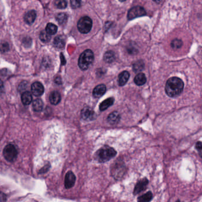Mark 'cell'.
I'll return each mask as SVG.
<instances>
[{"mask_svg":"<svg viewBox=\"0 0 202 202\" xmlns=\"http://www.w3.org/2000/svg\"><path fill=\"white\" fill-rule=\"evenodd\" d=\"M36 17V13L34 10H31L28 12L24 17V20L25 22L26 23L28 24H32L33 23Z\"/></svg>","mask_w":202,"mask_h":202,"instance_id":"15","label":"cell"},{"mask_svg":"<svg viewBox=\"0 0 202 202\" xmlns=\"http://www.w3.org/2000/svg\"><path fill=\"white\" fill-rule=\"evenodd\" d=\"M106 91V87L104 84L98 85L94 88L93 95L95 98H100L103 96Z\"/></svg>","mask_w":202,"mask_h":202,"instance_id":"11","label":"cell"},{"mask_svg":"<svg viewBox=\"0 0 202 202\" xmlns=\"http://www.w3.org/2000/svg\"><path fill=\"white\" fill-rule=\"evenodd\" d=\"M21 99H22L23 104L26 106L29 105L32 102V100H33L32 94L28 91L23 93Z\"/></svg>","mask_w":202,"mask_h":202,"instance_id":"16","label":"cell"},{"mask_svg":"<svg viewBox=\"0 0 202 202\" xmlns=\"http://www.w3.org/2000/svg\"><path fill=\"white\" fill-rule=\"evenodd\" d=\"M49 101L51 102V104L53 105H57L58 104L60 101L61 100V97L59 92L54 91H52L50 94L49 97Z\"/></svg>","mask_w":202,"mask_h":202,"instance_id":"12","label":"cell"},{"mask_svg":"<svg viewBox=\"0 0 202 202\" xmlns=\"http://www.w3.org/2000/svg\"><path fill=\"white\" fill-rule=\"evenodd\" d=\"M55 5L57 8L63 9L67 7V3L65 0H55Z\"/></svg>","mask_w":202,"mask_h":202,"instance_id":"26","label":"cell"},{"mask_svg":"<svg viewBox=\"0 0 202 202\" xmlns=\"http://www.w3.org/2000/svg\"><path fill=\"white\" fill-rule=\"evenodd\" d=\"M134 82L137 85H142L145 84L146 82V78L145 74L143 73H138L136 75L134 79Z\"/></svg>","mask_w":202,"mask_h":202,"instance_id":"19","label":"cell"},{"mask_svg":"<svg viewBox=\"0 0 202 202\" xmlns=\"http://www.w3.org/2000/svg\"><path fill=\"white\" fill-rule=\"evenodd\" d=\"M18 151L15 145L8 144L5 146L3 150V155L8 162H14L17 158Z\"/></svg>","mask_w":202,"mask_h":202,"instance_id":"4","label":"cell"},{"mask_svg":"<svg viewBox=\"0 0 202 202\" xmlns=\"http://www.w3.org/2000/svg\"><path fill=\"white\" fill-rule=\"evenodd\" d=\"M28 88V83L27 81L22 82L19 85L18 88V91L20 92H22V93L27 91Z\"/></svg>","mask_w":202,"mask_h":202,"instance_id":"28","label":"cell"},{"mask_svg":"<svg viewBox=\"0 0 202 202\" xmlns=\"http://www.w3.org/2000/svg\"><path fill=\"white\" fill-rule=\"evenodd\" d=\"M65 39L62 36H58L54 39V45L58 48H63L65 46Z\"/></svg>","mask_w":202,"mask_h":202,"instance_id":"20","label":"cell"},{"mask_svg":"<svg viewBox=\"0 0 202 202\" xmlns=\"http://www.w3.org/2000/svg\"><path fill=\"white\" fill-rule=\"evenodd\" d=\"M32 107L34 112H40L43 109V103L39 98H37L34 100L32 104Z\"/></svg>","mask_w":202,"mask_h":202,"instance_id":"18","label":"cell"},{"mask_svg":"<svg viewBox=\"0 0 202 202\" xmlns=\"http://www.w3.org/2000/svg\"><path fill=\"white\" fill-rule=\"evenodd\" d=\"M76 181L75 174L71 171H68L65 177V187L66 189H71L73 187Z\"/></svg>","mask_w":202,"mask_h":202,"instance_id":"8","label":"cell"},{"mask_svg":"<svg viewBox=\"0 0 202 202\" xmlns=\"http://www.w3.org/2000/svg\"><path fill=\"white\" fill-rule=\"evenodd\" d=\"M196 148L199 151L202 149V143L201 142H197L196 144Z\"/></svg>","mask_w":202,"mask_h":202,"instance_id":"32","label":"cell"},{"mask_svg":"<svg viewBox=\"0 0 202 202\" xmlns=\"http://www.w3.org/2000/svg\"><path fill=\"white\" fill-rule=\"evenodd\" d=\"M116 154L117 152L114 149L110 146L105 145L96 152L95 157L96 160L99 163H105L114 157Z\"/></svg>","mask_w":202,"mask_h":202,"instance_id":"2","label":"cell"},{"mask_svg":"<svg viewBox=\"0 0 202 202\" xmlns=\"http://www.w3.org/2000/svg\"><path fill=\"white\" fill-rule=\"evenodd\" d=\"M49 167H50V165H46L45 167L43 168V169H42L40 171V173H44V171H45L44 170H45V169L46 170V171H47L48 170V169H49Z\"/></svg>","mask_w":202,"mask_h":202,"instance_id":"34","label":"cell"},{"mask_svg":"<svg viewBox=\"0 0 202 202\" xmlns=\"http://www.w3.org/2000/svg\"><path fill=\"white\" fill-rule=\"evenodd\" d=\"M39 38L41 40L42 42H43L44 43H47V42H49L51 40V34L47 33L46 31V32L42 31L40 32Z\"/></svg>","mask_w":202,"mask_h":202,"instance_id":"24","label":"cell"},{"mask_svg":"<svg viewBox=\"0 0 202 202\" xmlns=\"http://www.w3.org/2000/svg\"><path fill=\"white\" fill-rule=\"evenodd\" d=\"M119 1H122V2H124V1H126V0H119Z\"/></svg>","mask_w":202,"mask_h":202,"instance_id":"37","label":"cell"},{"mask_svg":"<svg viewBox=\"0 0 202 202\" xmlns=\"http://www.w3.org/2000/svg\"><path fill=\"white\" fill-rule=\"evenodd\" d=\"M183 45V42L180 39H175L173 40L171 42V46L174 49H179Z\"/></svg>","mask_w":202,"mask_h":202,"instance_id":"27","label":"cell"},{"mask_svg":"<svg viewBox=\"0 0 202 202\" xmlns=\"http://www.w3.org/2000/svg\"><path fill=\"white\" fill-rule=\"evenodd\" d=\"M130 77V74L128 71H123L120 73L118 77V83L120 86H124L128 82Z\"/></svg>","mask_w":202,"mask_h":202,"instance_id":"14","label":"cell"},{"mask_svg":"<svg viewBox=\"0 0 202 202\" xmlns=\"http://www.w3.org/2000/svg\"><path fill=\"white\" fill-rule=\"evenodd\" d=\"M148 180L146 179H143L142 180H140L135 186V189L134 191V194L135 195H136L140 192L145 190L146 189V187L148 184Z\"/></svg>","mask_w":202,"mask_h":202,"instance_id":"10","label":"cell"},{"mask_svg":"<svg viewBox=\"0 0 202 202\" xmlns=\"http://www.w3.org/2000/svg\"><path fill=\"white\" fill-rule=\"evenodd\" d=\"M81 116L85 120H92L95 118V113L91 108L86 107L81 110Z\"/></svg>","mask_w":202,"mask_h":202,"instance_id":"7","label":"cell"},{"mask_svg":"<svg viewBox=\"0 0 202 202\" xmlns=\"http://www.w3.org/2000/svg\"><path fill=\"white\" fill-rule=\"evenodd\" d=\"M56 20L60 24H63L67 22V16L65 13H60L56 16Z\"/></svg>","mask_w":202,"mask_h":202,"instance_id":"25","label":"cell"},{"mask_svg":"<svg viewBox=\"0 0 202 202\" xmlns=\"http://www.w3.org/2000/svg\"><path fill=\"white\" fill-rule=\"evenodd\" d=\"M145 14L146 11L143 7L140 6H136L129 10L128 13V18L129 20H132L137 17L144 16Z\"/></svg>","mask_w":202,"mask_h":202,"instance_id":"6","label":"cell"},{"mask_svg":"<svg viewBox=\"0 0 202 202\" xmlns=\"http://www.w3.org/2000/svg\"><path fill=\"white\" fill-rule=\"evenodd\" d=\"M55 82L56 84H62V79L59 77H57L55 79Z\"/></svg>","mask_w":202,"mask_h":202,"instance_id":"33","label":"cell"},{"mask_svg":"<svg viewBox=\"0 0 202 202\" xmlns=\"http://www.w3.org/2000/svg\"><path fill=\"white\" fill-rule=\"evenodd\" d=\"M32 43V40L30 39V38H24L23 39V44L24 45H26L27 46H28L31 45Z\"/></svg>","mask_w":202,"mask_h":202,"instance_id":"31","label":"cell"},{"mask_svg":"<svg viewBox=\"0 0 202 202\" xmlns=\"http://www.w3.org/2000/svg\"><path fill=\"white\" fill-rule=\"evenodd\" d=\"M115 59V55L112 51H108L104 55V59L107 63H112Z\"/></svg>","mask_w":202,"mask_h":202,"instance_id":"23","label":"cell"},{"mask_svg":"<svg viewBox=\"0 0 202 202\" xmlns=\"http://www.w3.org/2000/svg\"><path fill=\"white\" fill-rule=\"evenodd\" d=\"M184 88L183 81L178 77H171L168 79L165 84V90L170 97H175L182 93Z\"/></svg>","mask_w":202,"mask_h":202,"instance_id":"1","label":"cell"},{"mask_svg":"<svg viewBox=\"0 0 202 202\" xmlns=\"http://www.w3.org/2000/svg\"><path fill=\"white\" fill-rule=\"evenodd\" d=\"M31 91L34 96H41L44 93L45 89L43 85L39 82H34L31 86Z\"/></svg>","mask_w":202,"mask_h":202,"instance_id":"9","label":"cell"},{"mask_svg":"<svg viewBox=\"0 0 202 202\" xmlns=\"http://www.w3.org/2000/svg\"><path fill=\"white\" fill-rule=\"evenodd\" d=\"M114 98L113 97L108 98L104 101H103L99 106V109H100V111L102 112V111L106 110L109 107L112 106L114 104Z\"/></svg>","mask_w":202,"mask_h":202,"instance_id":"17","label":"cell"},{"mask_svg":"<svg viewBox=\"0 0 202 202\" xmlns=\"http://www.w3.org/2000/svg\"><path fill=\"white\" fill-rule=\"evenodd\" d=\"M152 197L153 196L151 192L149 191V192H147L146 194L139 197L138 199V201L140 202H150L152 199Z\"/></svg>","mask_w":202,"mask_h":202,"instance_id":"22","label":"cell"},{"mask_svg":"<svg viewBox=\"0 0 202 202\" xmlns=\"http://www.w3.org/2000/svg\"><path fill=\"white\" fill-rule=\"evenodd\" d=\"M94 61V53L90 49L85 51L79 56L78 66L83 71L87 70Z\"/></svg>","mask_w":202,"mask_h":202,"instance_id":"3","label":"cell"},{"mask_svg":"<svg viewBox=\"0 0 202 202\" xmlns=\"http://www.w3.org/2000/svg\"><path fill=\"white\" fill-rule=\"evenodd\" d=\"M120 119V114L118 112H113L111 113L108 118H107V121L109 124L112 125H115L119 123Z\"/></svg>","mask_w":202,"mask_h":202,"instance_id":"13","label":"cell"},{"mask_svg":"<svg viewBox=\"0 0 202 202\" xmlns=\"http://www.w3.org/2000/svg\"><path fill=\"white\" fill-rule=\"evenodd\" d=\"M153 1H154L155 3H161L163 0H153Z\"/></svg>","mask_w":202,"mask_h":202,"instance_id":"35","label":"cell"},{"mask_svg":"<svg viewBox=\"0 0 202 202\" xmlns=\"http://www.w3.org/2000/svg\"><path fill=\"white\" fill-rule=\"evenodd\" d=\"M199 153H200V155L201 157L202 158V149H201V150H200V151H199Z\"/></svg>","mask_w":202,"mask_h":202,"instance_id":"36","label":"cell"},{"mask_svg":"<svg viewBox=\"0 0 202 202\" xmlns=\"http://www.w3.org/2000/svg\"><path fill=\"white\" fill-rule=\"evenodd\" d=\"M57 30H58L57 26L52 23L48 24L46 27V31L47 32V33H48L51 35H53L56 34Z\"/></svg>","mask_w":202,"mask_h":202,"instance_id":"21","label":"cell"},{"mask_svg":"<svg viewBox=\"0 0 202 202\" xmlns=\"http://www.w3.org/2000/svg\"><path fill=\"white\" fill-rule=\"evenodd\" d=\"M92 20L88 16H84L80 18L77 24V28L81 33H87L92 28Z\"/></svg>","mask_w":202,"mask_h":202,"instance_id":"5","label":"cell"},{"mask_svg":"<svg viewBox=\"0 0 202 202\" xmlns=\"http://www.w3.org/2000/svg\"><path fill=\"white\" fill-rule=\"evenodd\" d=\"M144 67V63L141 61H138V62L135 63V64L134 65V70L135 71V72L140 71L143 69Z\"/></svg>","mask_w":202,"mask_h":202,"instance_id":"29","label":"cell"},{"mask_svg":"<svg viewBox=\"0 0 202 202\" xmlns=\"http://www.w3.org/2000/svg\"><path fill=\"white\" fill-rule=\"evenodd\" d=\"M81 5V0H71V6L73 8H78Z\"/></svg>","mask_w":202,"mask_h":202,"instance_id":"30","label":"cell"}]
</instances>
